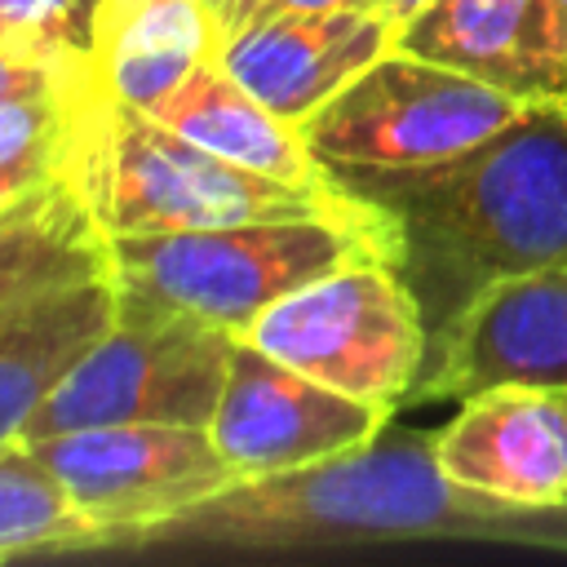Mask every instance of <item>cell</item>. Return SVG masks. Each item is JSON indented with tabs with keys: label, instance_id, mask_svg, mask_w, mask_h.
I'll use <instances>...</instances> for the list:
<instances>
[{
	"label": "cell",
	"instance_id": "6da1fadb",
	"mask_svg": "<svg viewBox=\"0 0 567 567\" xmlns=\"http://www.w3.org/2000/svg\"><path fill=\"white\" fill-rule=\"evenodd\" d=\"M408 540L567 549V505L523 509L452 483L434 430L385 425L328 461L239 478L221 496L115 540L102 554H315Z\"/></svg>",
	"mask_w": 567,
	"mask_h": 567
},
{
	"label": "cell",
	"instance_id": "7a4b0ae2",
	"mask_svg": "<svg viewBox=\"0 0 567 567\" xmlns=\"http://www.w3.org/2000/svg\"><path fill=\"white\" fill-rule=\"evenodd\" d=\"M394 226V270L430 337L487 288L567 261V102H532L487 142L350 186Z\"/></svg>",
	"mask_w": 567,
	"mask_h": 567
},
{
	"label": "cell",
	"instance_id": "3957f363",
	"mask_svg": "<svg viewBox=\"0 0 567 567\" xmlns=\"http://www.w3.org/2000/svg\"><path fill=\"white\" fill-rule=\"evenodd\" d=\"M66 182L84 199L106 239L208 230L275 217H332L359 226H390V217L359 190L328 182L301 186L213 155L142 106L120 102L93 84L75 115Z\"/></svg>",
	"mask_w": 567,
	"mask_h": 567
},
{
	"label": "cell",
	"instance_id": "277c9868",
	"mask_svg": "<svg viewBox=\"0 0 567 567\" xmlns=\"http://www.w3.org/2000/svg\"><path fill=\"white\" fill-rule=\"evenodd\" d=\"M363 257L394 261V226L275 217L106 239V270L120 310L168 315L230 337L292 288Z\"/></svg>",
	"mask_w": 567,
	"mask_h": 567
},
{
	"label": "cell",
	"instance_id": "5b68a950",
	"mask_svg": "<svg viewBox=\"0 0 567 567\" xmlns=\"http://www.w3.org/2000/svg\"><path fill=\"white\" fill-rule=\"evenodd\" d=\"M523 111L527 102L465 71L390 49L301 120V137L341 186H359L443 164L487 142Z\"/></svg>",
	"mask_w": 567,
	"mask_h": 567
},
{
	"label": "cell",
	"instance_id": "8992f818",
	"mask_svg": "<svg viewBox=\"0 0 567 567\" xmlns=\"http://www.w3.org/2000/svg\"><path fill=\"white\" fill-rule=\"evenodd\" d=\"M239 341L341 394L399 412L421 377L430 328L394 261L363 257L266 306Z\"/></svg>",
	"mask_w": 567,
	"mask_h": 567
},
{
	"label": "cell",
	"instance_id": "52a82bcc",
	"mask_svg": "<svg viewBox=\"0 0 567 567\" xmlns=\"http://www.w3.org/2000/svg\"><path fill=\"white\" fill-rule=\"evenodd\" d=\"M230 332L120 310L115 323L62 372L22 439L80 425H208L226 385Z\"/></svg>",
	"mask_w": 567,
	"mask_h": 567
},
{
	"label": "cell",
	"instance_id": "ba28073f",
	"mask_svg": "<svg viewBox=\"0 0 567 567\" xmlns=\"http://www.w3.org/2000/svg\"><path fill=\"white\" fill-rule=\"evenodd\" d=\"M18 443H27L49 465L66 501L93 523L97 545L89 554H102L133 532L177 518L239 483L208 425H80Z\"/></svg>",
	"mask_w": 567,
	"mask_h": 567
},
{
	"label": "cell",
	"instance_id": "9c48e42d",
	"mask_svg": "<svg viewBox=\"0 0 567 567\" xmlns=\"http://www.w3.org/2000/svg\"><path fill=\"white\" fill-rule=\"evenodd\" d=\"M390 421V408L341 394L235 337L208 434L239 478H266L363 447Z\"/></svg>",
	"mask_w": 567,
	"mask_h": 567
},
{
	"label": "cell",
	"instance_id": "30bf717a",
	"mask_svg": "<svg viewBox=\"0 0 567 567\" xmlns=\"http://www.w3.org/2000/svg\"><path fill=\"white\" fill-rule=\"evenodd\" d=\"M492 385L567 390V261L487 288L434 332L408 403H461Z\"/></svg>",
	"mask_w": 567,
	"mask_h": 567
},
{
	"label": "cell",
	"instance_id": "8fae6325",
	"mask_svg": "<svg viewBox=\"0 0 567 567\" xmlns=\"http://www.w3.org/2000/svg\"><path fill=\"white\" fill-rule=\"evenodd\" d=\"M439 465L452 483L523 505H567V390L492 385L461 399L456 416L434 430Z\"/></svg>",
	"mask_w": 567,
	"mask_h": 567
},
{
	"label": "cell",
	"instance_id": "7c38bea8",
	"mask_svg": "<svg viewBox=\"0 0 567 567\" xmlns=\"http://www.w3.org/2000/svg\"><path fill=\"white\" fill-rule=\"evenodd\" d=\"M399 27L377 9L279 13L239 27L217 44V62L275 115L301 128L363 66L394 49Z\"/></svg>",
	"mask_w": 567,
	"mask_h": 567
},
{
	"label": "cell",
	"instance_id": "4fadbf2b",
	"mask_svg": "<svg viewBox=\"0 0 567 567\" xmlns=\"http://www.w3.org/2000/svg\"><path fill=\"white\" fill-rule=\"evenodd\" d=\"M394 49L465 71L518 102H567V13L558 0H430Z\"/></svg>",
	"mask_w": 567,
	"mask_h": 567
},
{
	"label": "cell",
	"instance_id": "5bb4252c",
	"mask_svg": "<svg viewBox=\"0 0 567 567\" xmlns=\"http://www.w3.org/2000/svg\"><path fill=\"white\" fill-rule=\"evenodd\" d=\"M115 323L111 275L35 292L0 315V443L27 434L62 372Z\"/></svg>",
	"mask_w": 567,
	"mask_h": 567
},
{
	"label": "cell",
	"instance_id": "9a60e30c",
	"mask_svg": "<svg viewBox=\"0 0 567 567\" xmlns=\"http://www.w3.org/2000/svg\"><path fill=\"white\" fill-rule=\"evenodd\" d=\"M151 115L230 164H244V168H257L284 182H301V186L337 182L310 155L301 128L275 115L261 97H252L217 58L195 66Z\"/></svg>",
	"mask_w": 567,
	"mask_h": 567
},
{
	"label": "cell",
	"instance_id": "2e32d148",
	"mask_svg": "<svg viewBox=\"0 0 567 567\" xmlns=\"http://www.w3.org/2000/svg\"><path fill=\"white\" fill-rule=\"evenodd\" d=\"M217 53V22L204 0H106L97 80L128 106L155 111L195 66Z\"/></svg>",
	"mask_w": 567,
	"mask_h": 567
},
{
	"label": "cell",
	"instance_id": "e0dca14e",
	"mask_svg": "<svg viewBox=\"0 0 567 567\" xmlns=\"http://www.w3.org/2000/svg\"><path fill=\"white\" fill-rule=\"evenodd\" d=\"M97 275H111L106 235L66 177L35 186L0 213V315L35 292Z\"/></svg>",
	"mask_w": 567,
	"mask_h": 567
},
{
	"label": "cell",
	"instance_id": "ac0fdd59",
	"mask_svg": "<svg viewBox=\"0 0 567 567\" xmlns=\"http://www.w3.org/2000/svg\"><path fill=\"white\" fill-rule=\"evenodd\" d=\"M97 545L93 523L66 501L62 483L27 443H0V563L71 558Z\"/></svg>",
	"mask_w": 567,
	"mask_h": 567
},
{
	"label": "cell",
	"instance_id": "d6986e66",
	"mask_svg": "<svg viewBox=\"0 0 567 567\" xmlns=\"http://www.w3.org/2000/svg\"><path fill=\"white\" fill-rule=\"evenodd\" d=\"M93 84L0 102V168L4 173H35V177H66L75 115Z\"/></svg>",
	"mask_w": 567,
	"mask_h": 567
},
{
	"label": "cell",
	"instance_id": "ffe728a7",
	"mask_svg": "<svg viewBox=\"0 0 567 567\" xmlns=\"http://www.w3.org/2000/svg\"><path fill=\"white\" fill-rule=\"evenodd\" d=\"M106 0H0V27L13 44L53 53L97 75V35Z\"/></svg>",
	"mask_w": 567,
	"mask_h": 567
},
{
	"label": "cell",
	"instance_id": "44dd1931",
	"mask_svg": "<svg viewBox=\"0 0 567 567\" xmlns=\"http://www.w3.org/2000/svg\"><path fill=\"white\" fill-rule=\"evenodd\" d=\"M84 84H102V80L75 62L53 58V53H40L27 44H0V102L66 93V89H84Z\"/></svg>",
	"mask_w": 567,
	"mask_h": 567
},
{
	"label": "cell",
	"instance_id": "7402d4cb",
	"mask_svg": "<svg viewBox=\"0 0 567 567\" xmlns=\"http://www.w3.org/2000/svg\"><path fill=\"white\" fill-rule=\"evenodd\" d=\"M217 22V44L248 22L279 13H319V9H372V0H204Z\"/></svg>",
	"mask_w": 567,
	"mask_h": 567
},
{
	"label": "cell",
	"instance_id": "603a6c76",
	"mask_svg": "<svg viewBox=\"0 0 567 567\" xmlns=\"http://www.w3.org/2000/svg\"><path fill=\"white\" fill-rule=\"evenodd\" d=\"M44 182H58V177H35V173H4V168H0V213H4L9 204H18L22 195H31L35 186H44Z\"/></svg>",
	"mask_w": 567,
	"mask_h": 567
},
{
	"label": "cell",
	"instance_id": "cb8c5ba5",
	"mask_svg": "<svg viewBox=\"0 0 567 567\" xmlns=\"http://www.w3.org/2000/svg\"><path fill=\"white\" fill-rule=\"evenodd\" d=\"M425 4H430V0H372V9H377V13H385L394 27H403L408 18H416Z\"/></svg>",
	"mask_w": 567,
	"mask_h": 567
},
{
	"label": "cell",
	"instance_id": "d4e9b609",
	"mask_svg": "<svg viewBox=\"0 0 567 567\" xmlns=\"http://www.w3.org/2000/svg\"><path fill=\"white\" fill-rule=\"evenodd\" d=\"M0 44H13V40H9V35H4V27H0Z\"/></svg>",
	"mask_w": 567,
	"mask_h": 567
},
{
	"label": "cell",
	"instance_id": "484cf974",
	"mask_svg": "<svg viewBox=\"0 0 567 567\" xmlns=\"http://www.w3.org/2000/svg\"><path fill=\"white\" fill-rule=\"evenodd\" d=\"M558 4H563V13H567V0H558Z\"/></svg>",
	"mask_w": 567,
	"mask_h": 567
}]
</instances>
